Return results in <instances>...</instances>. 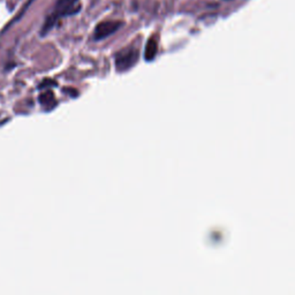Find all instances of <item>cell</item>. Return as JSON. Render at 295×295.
Instances as JSON below:
<instances>
[{
	"label": "cell",
	"instance_id": "6da1fadb",
	"mask_svg": "<svg viewBox=\"0 0 295 295\" xmlns=\"http://www.w3.org/2000/svg\"><path fill=\"white\" fill-rule=\"evenodd\" d=\"M80 0H57L55 7H53L52 12L47 15L42 29H40V35L45 36L58 24V22L61 19L68 17V15H74L80 12Z\"/></svg>",
	"mask_w": 295,
	"mask_h": 295
},
{
	"label": "cell",
	"instance_id": "7a4b0ae2",
	"mask_svg": "<svg viewBox=\"0 0 295 295\" xmlns=\"http://www.w3.org/2000/svg\"><path fill=\"white\" fill-rule=\"evenodd\" d=\"M139 59V50L134 45H129L120 50L114 57L116 68L118 72H126L131 69Z\"/></svg>",
	"mask_w": 295,
	"mask_h": 295
},
{
	"label": "cell",
	"instance_id": "3957f363",
	"mask_svg": "<svg viewBox=\"0 0 295 295\" xmlns=\"http://www.w3.org/2000/svg\"><path fill=\"white\" fill-rule=\"evenodd\" d=\"M123 25L122 21H103L95 27L94 39L101 40L117 33Z\"/></svg>",
	"mask_w": 295,
	"mask_h": 295
},
{
	"label": "cell",
	"instance_id": "277c9868",
	"mask_svg": "<svg viewBox=\"0 0 295 295\" xmlns=\"http://www.w3.org/2000/svg\"><path fill=\"white\" fill-rule=\"evenodd\" d=\"M158 51V42L156 37H150L149 40L145 44V49H144V58L148 61H151V60L155 59V57L157 55Z\"/></svg>",
	"mask_w": 295,
	"mask_h": 295
},
{
	"label": "cell",
	"instance_id": "5b68a950",
	"mask_svg": "<svg viewBox=\"0 0 295 295\" xmlns=\"http://www.w3.org/2000/svg\"><path fill=\"white\" fill-rule=\"evenodd\" d=\"M39 100L40 104H42L43 106H45L46 109H50V107L52 109V107L56 105V98L52 91H46V93L40 95Z\"/></svg>",
	"mask_w": 295,
	"mask_h": 295
}]
</instances>
